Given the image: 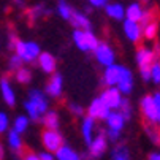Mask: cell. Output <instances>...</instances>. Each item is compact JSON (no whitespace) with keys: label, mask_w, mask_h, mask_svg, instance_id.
<instances>
[{"label":"cell","mask_w":160,"mask_h":160,"mask_svg":"<svg viewBox=\"0 0 160 160\" xmlns=\"http://www.w3.org/2000/svg\"><path fill=\"white\" fill-rule=\"evenodd\" d=\"M0 89H2V94H3L5 102H7L10 106H14L16 98H14V94H13V89H11V86H10V84H8V81H7V76H3L2 82H0Z\"/></svg>","instance_id":"14"},{"label":"cell","mask_w":160,"mask_h":160,"mask_svg":"<svg viewBox=\"0 0 160 160\" xmlns=\"http://www.w3.org/2000/svg\"><path fill=\"white\" fill-rule=\"evenodd\" d=\"M46 90H48V94L52 95V97H57L62 92V78H60V75H54L51 78L49 84L46 86Z\"/></svg>","instance_id":"16"},{"label":"cell","mask_w":160,"mask_h":160,"mask_svg":"<svg viewBox=\"0 0 160 160\" xmlns=\"http://www.w3.org/2000/svg\"><path fill=\"white\" fill-rule=\"evenodd\" d=\"M136 62L140 65V72L144 81H148L151 78V67L154 62V51L148 49V48H138L136 51Z\"/></svg>","instance_id":"1"},{"label":"cell","mask_w":160,"mask_h":160,"mask_svg":"<svg viewBox=\"0 0 160 160\" xmlns=\"http://www.w3.org/2000/svg\"><path fill=\"white\" fill-rule=\"evenodd\" d=\"M59 14L63 18V19H72V14H73V10L68 7L63 0L59 2Z\"/></svg>","instance_id":"26"},{"label":"cell","mask_w":160,"mask_h":160,"mask_svg":"<svg viewBox=\"0 0 160 160\" xmlns=\"http://www.w3.org/2000/svg\"><path fill=\"white\" fill-rule=\"evenodd\" d=\"M119 78H121V67L114 65V63L108 65L106 72H105V82L108 86H114L119 82Z\"/></svg>","instance_id":"10"},{"label":"cell","mask_w":160,"mask_h":160,"mask_svg":"<svg viewBox=\"0 0 160 160\" xmlns=\"http://www.w3.org/2000/svg\"><path fill=\"white\" fill-rule=\"evenodd\" d=\"M70 109L76 114V116H81V114H82V108H81L79 105H72V106H70Z\"/></svg>","instance_id":"39"},{"label":"cell","mask_w":160,"mask_h":160,"mask_svg":"<svg viewBox=\"0 0 160 160\" xmlns=\"http://www.w3.org/2000/svg\"><path fill=\"white\" fill-rule=\"evenodd\" d=\"M106 121H108L109 128L118 130V132L122 130L124 122H125V119H124V116H122V112H109V114H108V118H106Z\"/></svg>","instance_id":"12"},{"label":"cell","mask_w":160,"mask_h":160,"mask_svg":"<svg viewBox=\"0 0 160 160\" xmlns=\"http://www.w3.org/2000/svg\"><path fill=\"white\" fill-rule=\"evenodd\" d=\"M8 128V118L5 112H0V132H5Z\"/></svg>","instance_id":"37"},{"label":"cell","mask_w":160,"mask_h":160,"mask_svg":"<svg viewBox=\"0 0 160 160\" xmlns=\"http://www.w3.org/2000/svg\"><path fill=\"white\" fill-rule=\"evenodd\" d=\"M124 30H125V35L128 40L132 41H138L141 38V26L138 21H130V19H125L124 22Z\"/></svg>","instance_id":"7"},{"label":"cell","mask_w":160,"mask_h":160,"mask_svg":"<svg viewBox=\"0 0 160 160\" xmlns=\"http://www.w3.org/2000/svg\"><path fill=\"white\" fill-rule=\"evenodd\" d=\"M95 57L102 65H106V67L114 62V52L105 43H98V46L95 48Z\"/></svg>","instance_id":"4"},{"label":"cell","mask_w":160,"mask_h":160,"mask_svg":"<svg viewBox=\"0 0 160 160\" xmlns=\"http://www.w3.org/2000/svg\"><path fill=\"white\" fill-rule=\"evenodd\" d=\"M40 56V48L37 43H26V51L22 54V60L26 62H32Z\"/></svg>","instance_id":"17"},{"label":"cell","mask_w":160,"mask_h":160,"mask_svg":"<svg viewBox=\"0 0 160 160\" xmlns=\"http://www.w3.org/2000/svg\"><path fill=\"white\" fill-rule=\"evenodd\" d=\"M125 16H127V19H130V21H138L140 22V19H141V16H143V10H141V5L140 3H132L127 10H125Z\"/></svg>","instance_id":"20"},{"label":"cell","mask_w":160,"mask_h":160,"mask_svg":"<svg viewBox=\"0 0 160 160\" xmlns=\"http://www.w3.org/2000/svg\"><path fill=\"white\" fill-rule=\"evenodd\" d=\"M43 124H44V127H46V128L56 130L59 127V116H57L54 111L46 112V116H44V119H43Z\"/></svg>","instance_id":"22"},{"label":"cell","mask_w":160,"mask_h":160,"mask_svg":"<svg viewBox=\"0 0 160 160\" xmlns=\"http://www.w3.org/2000/svg\"><path fill=\"white\" fill-rule=\"evenodd\" d=\"M121 109H122V116H124V119H130V103L127 102V100H122L121 102V106H119Z\"/></svg>","instance_id":"34"},{"label":"cell","mask_w":160,"mask_h":160,"mask_svg":"<svg viewBox=\"0 0 160 160\" xmlns=\"http://www.w3.org/2000/svg\"><path fill=\"white\" fill-rule=\"evenodd\" d=\"M141 112L149 122H157V109H155V102L154 97H144L141 100Z\"/></svg>","instance_id":"5"},{"label":"cell","mask_w":160,"mask_h":160,"mask_svg":"<svg viewBox=\"0 0 160 160\" xmlns=\"http://www.w3.org/2000/svg\"><path fill=\"white\" fill-rule=\"evenodd\" d=\"M151 78L154 82H160V63H152L151 67Z\"/></svg>","instance_id":"33"},{"label":"cell","mask_w":160,"mask_h":160,"mask_svg":"<svg viewBox=\"0 0 160 160\" xmlns=\"http://www.w3.org/2000/svg\"><path fill=\"white\" fill-rule=\"evenodd\" d=\"M40 158H41V160H54V157H52L49 152H43V154H40Z\"/></svg>","instance_id":"42"},{"label":"cell","mask_w":160,"mask_h":160,"mask_svg":"<svg viewBox=\"0 0 160 160\" xmlns=\"http://www.w3.org/2000/svg\"><path fill=\"white\" fill-rule=\"evenodd\" d=\"M26 109H27V112H29V116H30V119H33V121H37L38 118H40V111H38V108H37V105L32 102V100H29L27 103H26Z\"/></svg>","instance_id":"29"},{"label":"cell","mask_w":160,"mask_h":160,"mask_svg":"<svg viewBox=\"0 0 160 160\" xmlns=\"http://www.w3.org/2000/svg\"><path fill=\"white\" fill-rule=\"evenodd\" d=\"M143 32H144V37H146L148 40L155 38V33H157V22H155V21H151L149 24H146V26L143 27Z\"/></svg>","instance_id":"25"},{"label":"cell","mask_w":160,"mask_h":160,"mask_svg":"<svg viewBox=\"0 0 160 160\" xmlns=\"http://www.w3.org/2000/svg\"><path fill=\"white\" fill-rule=\"evenodd\" d=\"M56 157L59 158V160H81V157L73 151V149H70L68 146H62V148H59L57 151H56Z\"/></svg>","instance_id":"18"},{"label":"cell","mask_w":160,"mask_h":160,"mask_svg":"<svg viewBox=\"0 0 160 160\" xmlns=\"http://www.w3.org/2000/svg\"><path fill=\"white\" fill-rule=\"evenodd\" d=\"M38 62H40V67L43 68V72L46 73H52L56 70V59L48 54V52H43L38 56Z\"/></svg>","instance_id":"11"},{"label":"cell","mask_w":160,"mask_h":160,"mask_svg":"<svg viewBox=\"0 0 160 160\" xmlns=\"http://www.w3.org/2000/svg\"><path fill=\"white\" fill-rule=\"evenodd\" d=\"M27 125H29V119L24 118V116H19V118L16 119V122H14V130H16L18 133H22V132L27 128Z\"/></svg>","instance_id":"31"},{"label":"cell","mask_w":160,"mask_h":160,"mask_svg":"<svg viewBox=\"0 0 160 160\" xmlns=\"http://www.w3.org/2000/svg\"><path fill=\"white\" fill-rule=\"evenodd\" d=\"M94 125H95V121L92 116H87L84 118V122H82V136L84 140L90 144L92 143V132H94Z\"/></svg>","instance_id":"15"},{"label":"cell","mask_w":160,"mask_h":160,"mask_svg":"<svg viewBox=\"0 0 160 160\" xmlns=\"http://www.w3.org/2000/svg\"><path fill=\"white\" fill-rule=\"evenodd\" d=\"M112 160H130L125 148H116L112 152Z\"/></svg>","instance_id":"32"},{"label":"cell","mask_w":160,"mask_h":160,"mask_svg":"<svg viewBox=\"0 0 160 160\" xmlns=\"http://www.w3.org/2000/svg\"><path fill=\"white\" fill-rule=\"evenodd\" d=\"M154 102H155V109H157V122L160 124V94L154 95Z\"/></svg>","instance_id":"38"},{"label":"cell","mask_w":160,"mask_h":160,"mask_svg":"<svg viewBox=\"0 0 160 160\" xmlns=\"http://www.w3.org/2000/svg\"><path fill=\"white\" fill-rule=\"evenodd\" d=\"M89 2L92 3L94 7H103V5H106L108 0H89Z\"/></svg>","instance_id":"40"},{"label":"cell","mask_w":160,"mask_h":160,"mask_svg":"<svg viewBox=\"0 0 160 160\" xmlns=\"http://www.w3.org/2000/svg\"><path fill=\"white\" fill-rule=\"evenodd\" d=\"M8 143H10V146L14 149V151H19L21 148H22V141H21V133H18L16 130H13V132H10V135H8Z\"/></svg>","instance_id":"24"},{"label":"cell","mask_w":160,"mask_h":160,"mask_svg":"<svg viewBox=\"0 0 160 160\" xmlns=\"http://www.w3.org/2000/svg\"><path fill=\"white\" fill-rule=\"evenodd\" d=\"M73 40H75L76 46H78L81 51H89L87 43H86V33H84V30H76V32L73 33Z\"/></svg>","instance_id":"23"},{"label":"cell","mask_w":160,"mask_h":160,"mask_svg":"<svg viewBox=\"0 0 160 160\" xmlns=\"http://www.w3.org/2000/svg\"><path fill=\"white\" fill-rule=\"evenodd\" d=\"M18 152H19V155H21L22 158H24V160H41V158H40V155H35V154H33L29 148H26L24 144H22V148H21Z\"/></svg>","instance_id":"27"},{"label":"cell","mask_w":160,"mask_h":160,"mask_svg":"<svg viewBox=\"0 0 160 160\" xmlns=\"http://www.w3.org/2000/svg\"><path fill=\"white\" fill-rule=\"evenodd\" d=\"M0 160H3V148L0 146Z\"/></svg>","instance_id":"44"},{"label":"cell","mask_w":160,"mask_h":160,"mask_svg":"<svg viewBox=\"0 0 160 160\" xmlns=\"http://www.w3.org/2000/svg\"><path fill=\"white\" fill-rule=\"evenodd\" d=\"M132 84H133V81H132V73H130V70L121 67V78H119V82H118V89L121 90L122 94H130Z\"/></svg>","instance_id":"9"},{"label":"cell","mask_w":160,"mask_h":160,"mask_svg":"<svg viewBox=\"0 0 160 160\" xmlns=\"http://www.w3.org/2000/svg\"><path fill=\"white\" fill-rule=\"evenodd\" d=\"M89 149H90V155L92 157H100L106 151V136H105V133H100L95 140H92V143L89 144Z\"/></svg>","instance_id":"8"},{"label":"cell","mask_w":160,"mask_h":160,"mask_svg":"<svg viewBox=\"0 0 160 160\" xmlns=\"http://www.w3.org/2000/svg\"><path fill=\"white\" fill-rule=\"evenodd\" d=\"M154 19V11H143V16H141V19H140V22H141V26L144 27L146 24H149V22Z\"/></svg>","instance_id":"36"},{"label":"cell","mask_w":160,"mask_h":160,"mask_svg":"<svg viewBox=\"0 0 160 160\" xmlns=\"http://www.w3.org/2000/svg\"><path fill=\"white\" fill-rule=\"evenodd\" d=\"M102 98H103V102L106 103V106H109L111 109L119 108V106H121V102H122V98H121V90H119V89H114V87L106 89L105 92H103V95H102Z\"/></svg>","instance_id":"6"},{"label":"cell","mask_w":160,"mask_h":160,"mask_svg":"<svg viewBox=\"0 0 160 160\" xmlns=\"http://www.w3.org/2000/svg\"><path fill=\"white\" fill-rule=\"evenodd\" d=\"M84 33H86V43H87V48L95 51V48L98 46V40H97V37H95L92 32H90V30H84Z\"/></svg>","instance_id":"28"},{"label":"cell","mask_w":160,"mask_h":160,"mask_svg":"<svg viewBox=\"0 0 160 160\" xmlns=\"http://www.w3.org/2000/svg\"><path fill=\"white\" fill-rule=\"evenodd\" d=\"M41 141H43L44 148H46L49 152H56L59 148L63 146V140H62L60 133H57L56 130H51V128H46L43 132Z\"/></svg>","instance_id":"2"},{"label":"cell","mask_w":160,"mask_h":160,"mask_svg":"<svg viewBox=\"0 0 160 160\" xmlns=\"http://www.w3.org/2000/svg\"><path fill=\"white\" fill-rule=\"evenodd\" d=\"M108 135H109L111 140H118V138H119V132H118V130H112V128H109Z\"/></svg>","instance_id":"41"},{"label":"cell","mask_w":160,"mask_h":160,"mask_svg":"<svg viewBox=\"0 0 160 160\" xmlns=\"http://www.w3.org/2000/svg\"><path fill=\"white\" fill-rule=\"evenodd\" d=\"M149 160H160V154H151Z\"/></svg>","instance_id":"43"},{"label":"cell","mask_w":160,"mask_h":160,"mask_svg":"<svg viewBox=\"0 0 160 160\" xmlns=\"http://www.w3.org/2000/svg\"><path fill=\"white\" fill-rule=\"evenodd\" d=\"M30 78H32V75H30V72L27 70V68H19V70H18V73H16V79L19 81V82H29L30 81Z\"/></svg>","instance_id":"30"},{"label":"cell","mask_w":160,"mask_h":160,"mask_svg":"<svg viewBox=\"0 0 160 160\" xmlns=\"http://www.w3.org/2000/svg\"><path fill=\"white\" fill-rule=\"evenodd\" d=\"M106 13L109 18H114V19H122L125 16V10L121 3H111L106 7Z\"/></svg>","instance_id":"21"},{"label":"cell","mask_w":160,"mask_h":160,"mask_svg":"<svg viewBox=\"0 0 160 160\" xmlns=\"http://www.w3.org/2000/svg\"><path fill=\"white\" fill-rule=\"evenodd\" d=\"M72 24H73L76 29H81V30H90V29H92L89 19H87L84 14L76 13V11H73V14H72Z\"/></svg>","instance_id":"13"},{"label":"cell","mask_w":160,"mask_h":160,"mask_svg":"<svg viewBox=\"0 0 160 160\" xmlns=\"http://www.w3.org/2000/svg\"><path fill=\"white\" fill-rule=\"evenodd\" d=\"M21 65H22V57L21 56H13L11 57V60H10V67L13 68V70H19L21 68Z\"/></svg>","instance_id":"35"},{"label":"cell","mask_w":160,"mask_h":160,"mask_svg":"<svg viewBox=\"0 0 160 160\" xmlns=\"http://www.w3.org/2000/svg\"><path fill=\"white\" fill-rule=\"evenodd\" d=\"M109 109L111 108L106 106V103L100 97V98H95L92 103H90V106H89V116H92L94 119H97V118L98 119H106L108 114L111 112Z\"/></svg>","instance_id":"3"},{"label":"cell","mask_w":160,"mask_h":160,"mask_svg":"<svg viewBox=\"0 0 160 160\" xmlns=\"http://www.w3.org/2000/svg\"><path fill=\"white\" fill-rule=\"evenodd\" d=\"M30 100L37 105L38 111L43 114V112H46V108H48V103H46V98L43 97V94H40L38 90H32L30 92Z\"/></svg>","instance_id":"19"}]
</instances>
